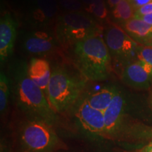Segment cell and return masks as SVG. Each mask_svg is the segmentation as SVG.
<instances>
[{"mask_svg":"<svg viewBox=\"0 0 152 152\" xmlns=\"http://www.w3.org/2000/svg\"><path fill=\"white\" fill-rule=\"evenodd\" d=\"M11 83L17 106L28 120L42 121L53 126L56 121V113L45 92L30 77L26 64L20 63L15 66Z\"/></svg>","mask_w":152,"mask_h":152,"instance_id":"cell-1","label":"cell"},{"mask_svg":"<svg viewBox=\"0 0 152 152\" xmlns=\"http://www.w3.org/2000/svg\"><path fill=\"white\" fill-rule=\"evenodd\" d=\"M77 68L86 78L104 80L111 71V56L105 40L99 35L87 38L73 45Z\"/></svg>","mask_w":152,"mask_h":152,"instance_id":"cell-2","label":"cell"},{"mask_svg":"<svg viewBox=\"0 0 152 152\" xmlns=\"http://www.w3.org/2000/svg\"><path fill=\"white\" fill-rule=\"evenodd\" d=\"M84 88V83L67 71L56 67L52 71L47 99L56 113L67 111L73 106Z\"/></svg>","mask_w":152,"mask_h":152,"instance_id":"cell-3","label":"cell"},{"mask_svg":"<svg viewBox=\"0 0 152 152\" xmlns=\"http://www.w3.org/2000/svg\"><path fill=\"white\" fill-rule=\"evenodd\" d=\"M58 40L64 46L99 35L102 28L90 15L83 11H71L58 17L56 28Z\"/></svg>","mask_w":152,"mask_h":152,"instance_id":"cell-4","label":"cell"},{"mask_svg":"<svg viewBox=\"0 0 152 152\" xmlns=\"http://www.w3.org/2000/svg\"><path fill=\"white\" fill-rule=\"evenodd\" d=\"M19 138L26 152H51L59 142L52 125L35 120H28L22 125Z\"/></svg>","mask_w":152,"mask_h":152,"instance_id":"cell-5","label":"cell"},{"mask_svg":"<svg viewBox=\"0 0 152 152\" xmlns=\"http://www.w3.org/2000/svg\"><path fill=\"white\" fill-rule=\"evenodd\" d=\"M104 40L113 59L122 65L128 66L131 61L137 58L141 45L132 39L124 30L113 25L105 32Z\"/></svg>","mask_w":152,"mask_h":152,"instance_id":"cell-6","label":"cell"},{"mask_svg":"<svg viewBox=\"0 0 152 152\" xmlns=\"http://www.w3.org/2000/svg\"><path fill=\"white\" fill-rule=\"evenodd\" d=\"M76 117L83 128L93 136L105 135V123L103 112L92 108L86 100L80 104Z\"/></svg>","mask_w":152,"mask_h":152,"instance_id":"cell-7","label":"cell"},{"mask_svg":"<svg viewBox=\"0 0 152 152\" xmlns=\"http://www.w3.org/2000/svg\"><path fill=\"white\" fill-rule=\"evenodd\" d=\"M122 80L125 84L137 89H147L152 80V67L137 61L125 66Z\"/></svg>","mask_w":152,"mask_h":152,"instance_id":"cell-8","label":"cell"},{"mask_svg":"<svg viewBox=\"0 0 152 152\" xmlns=\"http://www.w3.org/2000/svg\"><path fill=\"white\" fill-rule=\"evenodd\" d=\"M17 23L9 12L0 19V60L2 64L12 54L16 37Z\"/></svg>","mask_w":152,"mask_h":152,"instance_id":"cell-9","label":"cell"},{"mask_svg":"<svg viewBox=\"0 0 152 152\" xmlns=\"http://www.w3.org/2000/svg\"><path fill=\"white\" fill-rule=\"evenodd\" d=\"M125 100L118 92L109 107L104 112L105 123V135L108 137L115 136L121 128L124 112Z\"/></svg>","mask_w":152,"mask_h":152,"instance_id":"cell-10","label":"cell"},{"mask_svg":"<svg viewBox=\"0 0 152 152\" xmlns=\"http://www.w3.org/2000/svg\"><path fill=\"white\" fill-rule=\"evenodd\" d=\"M23 47L29 54L45 55L54 50L55 40L52 35L45 32H31L25 36Z\"/></svg>","mask_w":152,"mask_h":152,"instance_id":"cell-11","label":"cell"},{"mask_svg":"<svg viewBox=\"0 0 152 152\" xmlns=\"http://www.w3.org/2000/svg\"><path fill=\"white\" fill-rule=\"evenodd\" d=\"M30 78L45 92L47 97V90L52 75L49 62L43 58H33L28 66Z\"/></svg>","mask_w":152,"mask_h":152,"instance_id":"cell-12","label":"cell"},{"mask_svg":"<svg viewBox=\"0 0 152 152\" xmlns=\"http://www.w3.org/2000/svg\"><path fill=\"white\" fill-rule=\"evenodd\" d=\"M123 29L134 41L145 46L152 38V26L140 18H133L125 23Z\"/></svg>","mask_w":152,"mask_h":152,"instance_id":"cell-13","label":"cell"},{"mask_svg":"<svg viewBox=\"0 0 152 152\" xmlns=\"http://www.w3.org/2000/svg\"><path fill=\"white\" fill-rule=\"evenodd\" d=\"M118 92L114 87H106L91 94L85 100L92 108L104 113Z\"/></svg>","mask_w":152,"mask_h":152,"instance_id":"cell-14","label":"cell"},{"mask_svg":"<svg viewBox=\"0 0 152 152\" xmlns=\"http://www.w3.org/2000/svg\"><path fill=\"white\" fill-rule=\"evenodd\" d=\"M135 9L130 0H121L113 11V16L120 23L128 22L134 18Z\"/></svg>","mask_w":152,"mask_h":152,"instance_id":"cell-15","label":"cell"},{"mask_svg":"<svg viewBox=\"0 0 152 152\" xmlns=\"http://www.w3.org/2000/svg\"><path fill=\"white\" fill-rule=\"evenodd\" d=\"M37 6L35 17L40 21L52 18L58 11L56 0H37Z\"/></svg>","mask_w":152,"mask_h":152,"instance_id":"cell-16","label":"cell"},{"mask_svg":"<svg viewBox=\"0 0 152 152\" xmlns=\"http://www.w3.org/2000/svg\"><path fill=\"white\" fill-rule=\"evenodd\" d=\"M10 94V81L3 71L0 73V111L2 114L5 112L8 104Z\"/></svg>","mask_w":152,"mask_h":152,"instance_id":"cell-17","label":"cell"},{"mask_svg":"<svg viewBox=\"0 0 152 152\" xmlns=\"http://www.w3.org/2000/svg\"><path fill=\"white\" fill-rule=\"evenodd\" d=\"M87 11L101 20L105 19L108 16V10L104 0H94L88 6Z\"/></svg>","mask_w":152,"mask_h":152,"instance_id":"cell-18","label":"cell"},{"mask_svg":"<svg viewBox=\"0 0 152 152\" xmlns=\"http://www.w3.org/2000/svg\"><path fill=\"white\" fill-rule=\"evenodd\" d=\"M139 61L146 63L152 67V47L149 46H140L137 53Z\"/></svg>","mask_w":152,"mask_h":152,"instance_id":"cell-19","label":"cell"},{"mask_svg":"<svg viewBox=\"0 0 152 152\" xmlns=\"http://www.w3.org/2000/svg\"><path fill=\"white\" fill-rule=\"evenodd\" d=\"M58 1L64 8L71 11H78L82 7L79 0H58Z\"/></svg>","mask_w":152,"mask_h":152,"instance_id":"cell-20","label":"cell"},{"mask_svg":"<svg viewBox=\"0 0 152 152\" xmlns=\"http://www.w3.org/2000/svg\"><path fill=\"white\" fill-rule=\"evenodd\" d=\"M152 13V1L147 4L143 7H140L138 9H137L134 12V18H141V17L146 16Z\"/></svg>","mask_w":152,"mask_h":152,"instance_id":"cell-21","label":"cell"},{"mask_svg":"<svg viewBox=\"0 0 152 152\" xmlns=\"http://www.w3.org/2000/svg\"><path fill=\"white\" fill-rule=\"evenodd\" d=\"M130 1L136 11L137 9L140 8V7H143V6L151 2V1H152V0H130Z\"/></svg>","mask_w":152,"mask_h":152,"instance_id":"cell-22","label":"cell"},{"mask_svg":"<svg viewBox=\"0 0 152 152\" xmlns=\"http://www.w3.org/2000/svg\"><path fill=\"white\" fill-rule=\"evenodd\" d=\"M135 152H152V141L144 145L141 149L137 150Z\"/></svg>","mask_w":152,"mask_h":152,"instance_id":"cell-23","label":"cell"},{"mask_svg":"<svg viewBox=\"0 0 152 152\" xmlns=\"http://www.w3.org/2000/svg\"><path fill=\"white\" fill-rule=\"evenodd\" d=\"M139 18L142 19V20H144V21H145L146 23H149L152 26V13L151 14L146 15V16H144L141 17V18Z\"/></svg>","mask_w":152,"mask_h":152,"instance_id":"cell-24","label":"cell"},{"mask_svg":"<svg viewBox=\"0 0 152 152\" xmlns=\"http://www.w3.org/2000/svg\"><path fill=\"white\" fill-rule=\"evenodd\" d=\"M121 0H108V3L111 7H114L115 8L118 4L121 2Z\"/></svg>","mask_w":152,"mask_h":152,"instance_id":"cell-25","label":"cell"},{"mask_svg":"<svg viewBox=\"0 0 152 152\" xmlns=\"http://www.w3.org/2000/svg\"><path fill=\"white\" fill-rule=\"evenodd\" d=\"M81 1L84 4H87L89 6L93 1H94V0H81Z\"/></svg>","mask_w":152,"mask_h":152,"instance_id":"cell-26","label":"cell"},{"mask_svg":"<svg viewBox=\"0 0 152 152\" xmlns=\"http://www.w3.org/2000/svg\"><path fill=\"white\" fill-rule=\"evenodd\" d=\"M147 46H149V47H152V38H151V40H150V42H149V44H148V45H147Z\"/></svg>","mask_w":152,"mask_h":152,"instance_id":"cell-27","label":"cell"}]
</instances>
